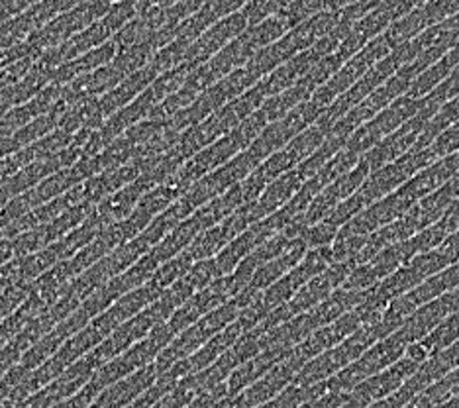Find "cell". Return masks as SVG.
Masks as SVG:
<instances>
[{"label":"cell","instance_id":"obj_16","mask_svg":"<svg viewBox=\"0 0 459 408\" xmlns=\"http://www.w3.org/2000/svg\"><path fill=\"white\" fill-rule=\"evenodd\" d=\"M230 239H232V238H230L224 222H218L211 228H206L204 232L198 234L191 242V246L186 247L185 251L193 257V261L211 259L230 242Z\"/></svg>","mask_w":459,"mask_h":408},{"label":"cell","instance_id":"obj_7","mask_svg":"<svg viewBox=\"0 0 459 408\" xmlns=\"http://www.w3.org/2000/svg\"><path fill=\"white\" fill-rule=\"evenodd\" d=\"M332 264L333 261L330 254V246L308 249L305 257H302L285 277H281L277 282H273V285H269L267 289L262 291L264 305L271 310L277 308L279 305H283V302L295 297V292L305 285V282L322 273V271Z\"/></svg>","mask_w":459,"mask_h":408},{"label":"cell","instance_id":"obj_4","mask_svg":"<svg viewBox=\"0 0 459 408\" xmlns=\"http://www.w3.org/2000/svg\"><path fill=\"white\" fill-rule=\"evenodd\" d=\"M326 109L315 99H308L300 102L299 107L289 110L283 118L271 122L269 126L257 134V138L249 143V152H252L259 161H264L265 157L283 150L285 145L299 135L302 130H307L308 126L315 124Z\"/></svg>","mask_w":459,"mask_h":408},{"label":"cell","instance_id":"obj_3","mask_svg":"<svg viewBox=\"0 0 459 408\" xmlns=\"http://www.w3.org/2000/svg\"><path fill=\"white\" fill-rule=\"evenodd\" d=\"M406 345L411 343L406 342L401 330L389 334L387 338L375 342L371 348L365 350L356 361L348 365V368H343L330 383H326V389L336 393L356 389L361 381L369 379L371 375L389 368L394 361H399L404 355Z\"/></svg>","mask_w":459,"mask_h":408},{"label":"cell","instance_id":"obj_12","mask_svg":"<svg viewBox=\"0 0 459 408\" xmlns=\"http://www.w3.org/2000/svg\"><path fill=\"white\" fill-rule=\"evenodd\" d=\"M290 352H293V348L277 343V345H271V348L264 352H259L252 360L239 363L238 368L230 373V381L226 385L228 396H234L239 391H244L246 386L255 383L259 377H264L271 368H273V365H277L281 360H285Z\"/></svg>","mask_w":459,"mask_h":408},{"label":"cell","instance_id":"obj_2","mask_svg":"<svg viewBox=\"0 0 459 408\" xmlns=\"http://www.w3.org/2000/svg\"><path fill=\"white\" fill-rule=\"evenodd\" d=\"M265 126L267 120L264 117V112L255 110L252 117H247L242 124L236 126L234 130H230L222 138L214 140L212 143H208L206 148L189 157V160L175 171V177L181 183L191 187L206 173H212L218 167L232 160V157L247 150L249 143L257 138V134L262 132Z\"/></svg>","mask_w":459,"mask_h":408},{"label":"cell","instance_id":"obj_11","mask_svg":"<svg viewBox=\"0 0 459 408\" xmlns=\"http://www.w3.org/2000/svg\"><path fill=\"white\" fill-rule=\"evenodd\" d=\"M359 326H363V324L358 317V312L351 308L350 312L342 314L340 318L326 324V326H322L312 334H308L305 340L295 345V352L300 355L302 360L308 361L312 358H316V355H320L322 352H326V350L333 348V345H338L348 336H351V334L356 332Z\"/></svg>","mask_w":459,"mask_h":408},{"label":"cell","instance_id":"obj_9","mask_svg":"<svg viewBox=\"0 0 459 408\" xmlns=\"http://www.w3.org/2000/svg\"><path fill=\"white\" fill-rule=\"evenodd\" d=\"M307 361L300 358V355L295 352H290L285 360H281L277 365H273L264 377H259L255 383L247 386V391L242 393L239 396L236 408H249L255 406L259 403L269 401L271 396L279 395L283 389H287V385L290 381H295L297 373L302 369V365Z\"/></svg>","mask_w":459,"mask_h":408},{"label":"cell","instance_id":"obj_15","mask_svg":"<svg viewBox=\"0 0 459 408\" xmlns=\"http://www.w3.org/2000/svg\"><path fill=\"white\" fill-rule=\"evenodd\" d=\"M305 236V234H302ZM295 238L293 244L289 246V249L285 251V254H281L279 257L267 261V264H264L262 267H259L252 281H249L247 287H252L255 291H264L267 289L269 285H273V282H277L281 277H285L290 269H293L299 261L305 257V254L308 251V246L305 242V238Z\"/></svg>","mask_w":459,"mask_h":408},{"label":"cell","instance_id":"obj_14","mask_svg":"<svg viewBox=\"0 0 459 408\" xmlns=\"http://www.w3.org/2000/svg\"><path fill=\"white\" fill-rule=\"evenodd\" d=\"M226 300L228 299L222 295L221 291H218V287L212 281L211 285L204 287L203 291H196L191 299H186L183 305L177 308L169 318H167V326H169L171 332L177 336V334L183 332L185 328H189L193 322L203 318L204 314L224 305Z\"/></svg>","mask_w":459,"mask_h":408},{"label":"cell","instance_id":"obj_13","mask_svg":"<svg viewBox=\"0 0 459 408\" xmlns=\"http://www.w3.org/2000/svg\"><path fill=\"white\" fill-rule=\"evenodd\" d=\"M419 368L420 365L412 361L411 358H401L399 361L389 365V368H385L383 371L371 375L369 379L361 381L353 393L359 395L365 401L381 399V396H387L394 391H399L404 385V381L409 379V377H412Z\"/></svg>","mask_w":459,"mask_h":408},{"label":"cell","instance_id":"obj_10","mask_svg":"<svg viewBox=\"0 0 459 408\" xmlns=\"http://www.w3.org/2000/svg\"><path fill=\"white\" fill-rule=\"evenodd\" d=\"M246 28H247V22L239 10L234 14L224 16V20H218V22H214L211 28H206L201 36L191 41V46L186 49L183 61L191 63L195 67L201 65V63L208 61L222 48H226L230 41L236 39Z\"/></svg>","mask_w":459,"mask_h":408},{"label":"cell","instance_id":"obj_1","mask_svg":"<svg viewBox=\"0 0 459 408\" xmlns=\"http://www.w3.org/2000/svg\"><path fill=\"white\" fill-rule=\"evenodd\" d=\"M259 295H262V291L246 287L239 291L236 297L228 299L224 305H221L218 308L204 314L203 318L193 322L189 328H185L183 332L177 334V336L169 342V345H167V348L158 355V361L153 363L155 369H158V373L161 375L163 371L169 369L173 363L189 358L193 352L203 348V345L212 336H216L218 332L230 326V324L239 317V312H242L249 302L255 300Z\"/></svg>","mask_w":459,"mask_h":408},{"label":"cell","instance_id":"obj_17","mask_svg":"<svg viewBox=\"0 0 459 408\" xmlns=\"http://www.w3.org/2000/svg\"><path fill=\"white\" fill-rule=\"evenodd\" d=\"M338 232H340V228L330 224L328 220H320V222L308 226L305 236H302V238H305L308 249L326 247V246H332V242L336 239Z\"/></svg>","mask_w":459,"mask_h":408},{"label":"cell","instance_id":"obj_8","mask_svg":"<svg viewBox=\"0 0 459 408\" xmlns=\"http://www.w3.org/2000/svg\"><path fill=\"white\" fill-rule=\"evenodd\" d=\"M369 173H371L369 165L363 160H359L353 169L340 175L338 179H333L325 188H320V193L315 196V201H312L307 206V211L302 213L300 222L308 228L312 224L320 222V220H325L333 211V206L340 204L342 201H346V198H350L358 191V188L363 185V181L368 179Z\"/></svg>","mask_w":459,"mask_h":408},{"label":"cell","instance_id":"obj_6","mask_svg":"<svg viewBox=\"0 0 459 408\" xmlns=\"http://www.w3.org/2000/svg\"><path fill=\"white\" fill-rule=\"evenodd\" d=\"M432 161H436V157L430 148L406 152L399 160L385 163L379 169L371 171L368 179L358 188V193L368 201V204H371L379 201V198L391 195L396 187H403L412 175L422 171Z\"/></svg>","mask_w":459,"mask_h":408},{"label":"cell","instance_id":"obj_5","mask_svg":"<svg viewBox=\"0 0 459 408\" xmlns=\"http://www.w3.org/2000/svg\"><path fill=\"white\" fill-rule=\"evenodd\" d=\"M422 107V99H411V97H399L394 102H391L387 109L381 110V114H375L371 120L361 124L359 128L353 132L346 145L348 152L363 155L369 152L375 143H379L383 138H387L396 128H401L404 122H409L416 112Z\"/></svg>","mask_w":459,"mask_h":408}]
</instances>
